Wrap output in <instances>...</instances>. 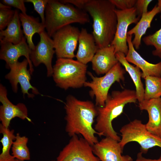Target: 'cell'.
Returning <instances> with one entry per match:
<instances>
[{"label": "cell", "instance_id": "4316f807", "mask_svg": "<svg viewBox=\"0 0 161 161\" xmlns=\"http://www.w3.org/2000/svg\"><path fill=\"white\" fill-rule=\"evenodd\" d=\"M143 40L145 45L153 46L155 49L152 51V54L161 58V27L154 33L144 37Z\"/></svg>", "mask_w": 161, "mask_h": 161}, {"label": "cell", "instance_id": "8fae6325", "mask_svg": "<svg viewBox=\"0 0 161 161\" xmlns=\"http://www.w3.org/2000/svg\"><path fill=\"white\" fill-rule=\"evenodd\" d=\"M28 65L29 63L26 58L21 62L18 61L10 68V71L5 77L9 81L13 92H17L19 83L24 97L26 95L29 98H32L34 95L40 93L37 89L30 83L32 75L29 69H27Z\"/></svg>", "mask_w": 161, "mask_h": 161}, {"label": "cell", "instance_id": "e0dca14e", "mask_svg": "<svg viewBox=\"0 0 161 161\" xmlns=\"http://www.w3.org/2000/svg\"><path fill=\"white\" fill-rule=\"evenodd\" d=\"M132 35H127L128 52L125 57L129 62L133 64L142 71L141 77L148 76L161 77V61L153 64L146 61L135 50L132 43Z\"/></svg>", "mask_w": 161, "mask_h": 161}, {"label": "cell", "instance_id": "ac0fdd59", "mask_svg": "<svg viewBox=\"0 0 161 161\" xmlns=\"http://www.w3.org/2000/svg\"><path fill=\"white\" fill-rule=\"evenodd\" d=\"M91 62L92 69L97 74H106L119 62L114 46L98 49Z\"/></svg>", "mask_w": 161, "mask_h": 161}, {"label": "cell", "instance_id": "7c38bea8", "mask_svg": "<svg viewBox=\"0 0 161 161\" xmlns=\"http://www.w3.org/2000/svg\"><path fill=\"white\" fill-rule=\"evenodd\" d=\"M40 40L34 48L31 50L30 60L35 66L44 64L47 69L48 77L52 76L53 66L52 60L55 53L52 39L45 31L39 34Z\"/></svg>", "mask_w": 161, "mask_h": 161}, {"label": "cell", "instance_id": "484cf974", "mask_svg": "<svg viewBox=\"0 0 161 161\" xmlns=\"http://www.w3.org/2000/svg\"><path fill=\"white\" fill-rule=\"evenodd\" d=\"M145 87L144 100L161 97V77L148 76L144 78Z\"/></svg>", "mask_w": 161, "mask_h": 161}, {"label": "cell", "instance_id": "2e32d148", "mask_svg": "<svg viewBox=\"0 0 161 161\" xmlns=\"http://www.w3.org/2000/svg\"><path fill=\"white\" fill-rule=\"evenodd\" d=\"M138 107L140 110H145L148 113L149 119L145 124L147 129L161 137V97L144 100L139 103Z\"/></svg>", "mask_w": 161, "mask_h": 161}, {"label": "cell", "instance_id": "ffe728a7", "mask_svg": "<svg viewBox=\"0 0 161 161\" xmlns=\"http://www.w3.org/2000/svg\"><path fill=\"white\" fill-rule=\"evenodd\" d=\"M160 12L158 7L156 5L152 10L143 14L136 25L128 32L127 35H134L132 43L136 49H139L142 36L145 33L148 29L151 27V23L154 17Z\"/></svg>", "mask_w": 161, "mask_h": 161}, {"label": "cell", "instance_id": "277c9868", "mask_svg": "<svg viewBox=\"0 0 161 161\" xmlns=\"http://www.w3.org/2000/svg\"><path fill=\"white\" fill-rule=\"evenodd\" d=\"M90 21L88 14L84 10L60 0H49L45 11V25L51 37L58 30L71 24H84Z\"/></svg>", "mask_w": 161, "mask_h": 161}, {"label": "cell", "instance_id": "8d00e7d4", "mask_svg": "<svg viewBox=\"0 0 161 161\" xmlns=\"http://www.w3.org/2000/svg\"><path fill=\"white\" fill-rule=\"evenodd\" d=\"M52 161H55V160H52Z\"/></svg>", "mask_w": 161, "mask_h": 161}, {"label": "cell", "instance_id": "1f68e13d", "mask_svg": "<svg viewBox=\"0 0 161 161\" xmlns=\"http://www.w3.org/2000/svg\"><path fill=\"white\" fill-rule=\"evenodd\" d=\"M152 1V0H137L135 7L136 9L137 15L140 17L144 13L148 11V8L149 4Z\"/></svg>", "mask_w": 161, "mask_h": 161}, {"label": "cell", "instance_id": "5b68a950", "mask_svg": "<svg viewBox=\"0 0 161 161\" xmlns=\"http://www.w3.org/2000/svg\"><path fill=\"white\" fill-rule=\"evenodd\" d=\"M87 66L72 58H57L52 76L56 85L65 90L80 88L86 82Z\"/></svg>", "mask_w": 161, "mask_h": 161}, {"label": "cell", "instance_id": "e575fe53", "mask_svg": "<svg viewBox=\"0 0 161 161\" xmlns=\"http://www.w3.org/2000/svg\"><path fill=\"white\" fill-rule=\"evenodd\" d=\"M157 5L160 10V12H161V0H158Z\"/></svg>", "mask_w": 161, "mask_h": 161}, {"label": "cell", "instance_id": "44dd1931", "mask_svg": "<svg viewBox=\"0 0 161 161\" xmlns=\"http://www.w3.org/2000/svg\"><path fill=\"white\" fill-rule=\"evenodd\" d=\"M19 16L27 42L30 49H33L35 47L32 41L33 35L35 33L39 34L44 31L45 25L40 22L37 18L27 14L20 13Z\"/></svg>", "mask_w": 161, "mask_h": 161}, {"label": "cell", "instance_id": "f546056e", "mask_svg": "<svg viewBox=\"0 0 161 161\" xmlns=\"http://www.w3.org/2000/svg\"><path fill=\"white\" fill-rule=\"evenodd\" d=\"M118 10H124L130 9L134 7L136 0H110Z\"/></svg>", "mask_w": 161, "mask_h": 161}, {"label": "cell", "instance_id": "3957f363", "mask_svg": "<svg viewBox=\"0 0 161 161\" xmlns=\"http://www.w3.org/2000/svg\"><path fill=\"white\" fill-rule=\"evenodd\" d=\"M137 98L135 90L125 89L113 91L108 94L104 106H97V114L94 129L100 136H104L119 142L121 138L114 129L112 122L123 112L129 103H135Z\"/></svg>", "mask_w": 161, "mask_h": 161}, {"label": "cell", "instance_id": "cb8c5ba5", "mask_svg": "<svg viewBox=\"0 0 161 161\" xmlns=\"http://www.w3.org/2000/svg\"><path fill=\"white\" fill-rule=\"evenodd\" d=\"M14 132V130H10L9 128H6L0 124V133L2 134L3 137L0 140L2 148L0 154V161H17V159L10 153L13 141L16 139Z\"/></svg>", "mask_w": 161, "mask_h": 161}, {"label": "cell", "instance_id": "7402d4cb", "mask_svg": "<svg viewBox=\"0 0 161 161\" xmlns=\"http://www.w3.org/2000/svg\"><path fill=\"white\" fill-rule=\"evenodd\" d=\"M117 58L121 65L125 68V70L129 75L135 85L137 100L139 103L144 100L145 89L142 82V72L140 69L137 66L130 64L126 60L125 55L121 52L115 54Z\"/></svg>", "mask_w": 161, "mask_h": 161}, {"label": "cell", "instance_id": "d590c367", "mask_svg": "<svg viewBox=\"0 0 161 161\" xmlns=\"http://www.w3.org/2000/svg\"><path fill=\"white\" fill-rule=\"evenodd\" d=\"M17 161H22V160H20L18 159H17Z\"/></svg>", "mask_w": 161, "mask_h": 161}, {"label": "cell", "instance_id": "5bb4252c", "mask_svg": "<svg viewBox=\"0 0 161 161\" xmlns=\"http://www.w3.org/2000/svg\"><path fill=\"white\" fill-rule=\"evenodd\" d=\"M26 40L24 37L21 41L17 44L10 42L0 43V59L5 61L6 68L10 69L18 62L20 57L24 56L28 62L29 69L32 75L34 69L30 57L31 49Z\"/></svg>", "mask_w": 161, "mask_h": 161}, {"label": "cell", "instance_id": "d6a6232c", "mask_svg": "<svg viewBox=\"0 0 161 161\" xmlns=\"http://www.w3.org/2000/svg\"><path fill=\"white\" fill-rule=\"evenodd\" d=\"M60 1L63 3L71 4L76 8L84 10L86 5L89 0H62Z\"/></svg>", "mask_w": 161, "mask_h": 161}, {"label": "cell", "instance_id": "9a60e30c", "mask_svg": "<svg viewBox=\"0 0 161 161\" xmlns=\"http://www.w3.org/2000/svg\"><path fill=\"white\" fill-rule=\"evenodd\" d=\"M94 154L101 161H133L130 156L122 155L119 142L105 137L92 146Z\"/></svg>", "mask_w": 161, "mask_h": 161}, {"label": "cell", "instance_id": "d4e9b609", "mask_svg": "<svg viewBox=\"0 0 161 161\" xmlns=\"http://www.w3.org/2000/svg\"><path fill=\"white\" fill-rule=\"evenodd\" d=\"M28 138L25 136H21L18 133L16 135L12 147V155L16 159L22 161L29 160L30 154L27 144Z\"/></svg>", "mask_w": 161, "mask_h": 161}, {"label": "cell", "instance_id": "9c48e42d", "mask_svg": "<svg viewBox=\"0 0 161 161\" xmlns=\"http://www.w3.org/2000/svg\"><path fill=\"white\" fill-rule=\"evenodd\" d=\"M115 12L117 18V25L114 38L111 45L114 46L115 54L120 52L126 55L129 50L127 42L128 28L132 24H137L140 17L137 16L135 7L124 10L116 9Z\"/></svg>", "mask_w": 161, "mask_h": 161}, {"label": "cell", "instance_id": "30bf717a", "mask_svg": "<svg viewBox=\"0 0 161 161\" xmlns=\"http://www.w3.org/2000/svg\"><path fill=\"white\" fill-rule=\"evenodd\" d=\"M56 161H101L94 154L92 146L76 135L60 152Z\"/></svg>", "mask_w": 161, "mask_h": 161}, {"label": "cell", "instance_id": "52a82bcc", "mask_svg": "<svg viewBox=\"0 0 161 161\" xmlns=\"http://www.w3.org/2000/svg\"><path fill=\"white\" fill-rule=\"evenodd\" d=\"M125 71L118 62L101 77H96L90 72H88L92 80L86 82L84 86L91 89L89 94L92 97H95L96 106L102 107L104 106L111 86L116 82L124 80Z\"/></svg>", "mask_w": 161, "mask_h": 161}, {"label": "cell", "instance_id": "8992f818", "mask_svg": "<svg viewBox=\"0 0 161 161\" xmlns=\"http://www.w3.org/2000/svg\"><path fill=\"white\" fill-rule=\"evenodd\" d=\"M121 136L119 143L123 149L128 143L135 142L140 145V151L143 154L147 153L148 150L155 146L161 148V137L149 132L145 124L135 119L123 126L120 131Z\"/></svg>", "mask_w": 161, "mask_h": 161}, {"label": "cell", "instance_id": "836d02e7", "mask_svg": "<svg viewBox=\"0 0 161 161\" xmlns=\"http://www.w3.org/2000/svg\"><path fill=\"white\" fill-rule=\"evenodd\" d=\"M143 154L140 151L138 153L135 161H161V154L157 159H151L144 157L143 156Z\"/></svg>", "mask_w": 161, "mask_h": 161}, {"label": "cell", "instance_id": "603a6c76", "mask_svg": "<svg viewBox=\"0 0 161 161\" xmlns=\"http://www.w3.org/2000/svg\"><path fill=\"white\" fill-rule=\"evenodd\" d=\"M19 13L15 10L14 16L6 29L0 31V43L10 42L17 44L20 42L24 36L21 28Z\"/></svg>", "mask_w": 161, "mask_h": 161}, {"label": "cell", "instance_id": "6da1fadb", "mask_svg": "<svg viewBox=\"0 0 161 161\" xmlns=\"http://www.w3.org/2000/svg\"><path fill=\"white\" fill-rule=\"evenodd\" d=\"M64 109L65 130L69 136L81 134L92 146L99 141L95 135H100L93 127L97 114V107L92 102L80 100L69 95L66 98Z\"/></svg>", "mask_w": 161, "mask_h": 161}, {"label": "cell", "instance_id": "4fadbf2b", "mask_svg": "<svg viewBox=\"0 0 161 161\" xmlns=\"http://www.w3.org/2000/svg\"><path fill=\"white\" fill-rule=\"evenodd\" d=\"M0 101L2 104L0 106V120L5 127L9 128L11 121L16 117L31 121L28 117L26 105L22 103L16 105L12 103L7 97L6 87L1 84H0Z\"/></svg>", "mask_w": 161, "mask_h": 161}, {"label": "cell", "instance_id": "83f0119b", "mask_svg": "<svg viewBox=\"0 0 161 161\" xmlns=\"http://www.w3.org/2000/svg\"><path fill=\"white\" fill-rule=\"evenodd\" d=\"M11 8L0 9V30H4L10 23L14 16L15 10Z\"/></svg>", "mask_w": 161, "mask_h": 161}, {"label": "cell", "instance_id": "d6986e66", "mask_svg": "<svg viewBox=\"0 0 161 161\" xmlns=\"http://www.w3.org/2000/svg\"><path fill=\"white\" fill-rule=\"evenodd\" d=\"M78 47L75 57L77 60L86 65L92 60L98 48L92 34L82 28L78 38Z\"/></svg>", "mask_w": 161, "mask_h": 161}, {"label": "cell", "instance_id": "7a4b0ae2", "mask_svg": "<svg viewBox=\"0 0 161 161\" xmlns=\"http://www.w3.org/2000/svg\"><path fill=\"white\" fill-rule=\"evenodd\" d=\"M116 7L110 0H89L84 9L93 19L92 34L98 49L111 45L116 32Z\"/></svg>", "mask_w": 161, "mask_h": 161}, {"label": "cell", "instance_id": "4dcf8cb0", "mask_svg": "<svg viewBox=\"0 0 161 161\" xmlns=\"http://www.w3.org/2000/svg\"><path fill=\"white\" fill-rule=\"evenodd\" d=\"M2 3L11 7H13L20 10L21 13L27 14L26 8L24 4L25 0H3Z\"/></svg>", "mask_w": 161, "mask_h": 161}, {"label": "cell", "instance_id": "ba28073f", "mask_svg": "<svg viewBox=\"0 0 161 161\" xmlns=\"http://www.w3.org/2000/svg\"><path fill=\"white\" fill-rule=\"evenodd\" d=\"M80 31L77 27L69 25L56 31L52 36L55 53L57 58L72 59L78 42Z\"/></svg>", "mask_w": 161, "mask_h": 161}, {"label": "cell", "instance_id": "f1b7e54d", "mask_svg": "<svg viewBox=\"0 0 161 161\" xmlns=\"http://www.w3.org/2000/svg\"><path fill=\"white\" fill-rule=\"evenodd\" d=\"M49 0H26L25 2L32 3L34 10L40 16L41 22L45 24V11Z\"/></svg>", "mask_w": 161, "mask_h": 161}]
</instances>
